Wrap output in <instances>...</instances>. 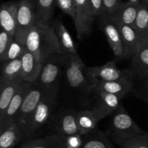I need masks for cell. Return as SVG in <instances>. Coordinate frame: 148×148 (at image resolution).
Listing matches in <instances>:
<instances>
[{"mask_svg": "<svg viewBox=\"0 0 148 148\" xmlns=\"http://www.w3.org/2000/svg\"><path fill=\"white\" fill-rule=\"evenodd\" d=\"M25 49L44 62L53 55L62 54L60 45L53 25L41 26L36 24L27 33Z\"/></svg>", "mask_w": 148, "mask_h": 148, "instance_id": "1", "label": "cell"}, {"mask_svg": "<svg viewBox=\"0 0 148 148\" xmlns=\"http://www.w3.org/2000/svg\"><path fill=\"white\" fill-rule=\"evenodd\" d=\"M57 94L58 85L46 89L30 119L25 139L33 138L47 124L54 108Z\"/></svg>", "mask_w": 148, "mask_h": 148, "instance_id": "2", "label": "cell"}, {"mask_svg": "<svg viewBox=\"0 0 148 148\" xmlns=\"http://www.w3.org/2000/svg\"><path fill=\"white\" fill-rule=\"evenodd\" d=\"M145 132L134 122L124 106L120 104L116 111L113 114L111 123L108 126V134L116 144L119 145L122 142Z\"/></svg>", "mask_w": 148, "mask_h": 148, "instance_id": "3", "label": "cell"}, {"mask_svg": "<svg viewBox=\"0 0 148 148\" xmlns=\"http://www.w3.org/2000/svg\"><path fill=\"white\" fill-rule=\"evenodd\" d=\"M85 93L89 96L91 111H93L102 120L105 117L113 114L121 104L119 97L103 92L100 90L88 86Z\"/></svg>", "mask_w": 148, "mask_h": 148, "instance_id": "4", "label": "cell"}, {"mask_svg": "<svg viewBox=\"0 0 148 148\" xmlns=\"http://www.w3.org/2000/svg\"><path fill=\"white\" fill-rule=\"evenodd\" d=\"M46 89L47 88L41 86L37 82L33 83L22 104L21 108L16 120V124L21 130L24 139L30 119Z\"/></svg>", "mask_w": 148, "mask_h": 148, "instance_id": "5", "label": "cell"}, {"mask_svg": "<svg viewBox=\"0 0 148 148\" xmlns=\"http://www.w3.org/2000/svg\"><path fill=\"white\" fill-rule=\"evenodd\" d=\"M60 60L66 69V77L71 88H82L83 92L91 84L90 79L85 72V65L82 59L75 55H62Z\"/></svg>", "mask_w": 148, "mask_h": 148, "instance_id": "6", "label": "cell"}, {"mask_svg": "<svg viewBox=\"0 0 148 148\" xmlns=\"http://www.w3.org/2000/svg\"><path fill=\"white\" fill-rule=\"evenodd\" d=\"M17 3V22L14 40L25 45L27 33L36 24V12L32 0H20Z\"/></svg>", "mask_w": 148, "mask_h": 148, "instance_id": "7", "label": "cell"}, {"mask_svg": "<svg viewBox=\"0 0 148 148\" xmlns=\"http://www.w3.org/2000/svg\"><path fill=\"white\" fill-rule=\"evenodd\" d=\"M85 72L90 79L91 84L94 80L111 82L119 80L133 75L131 69L121 70L119 69L114 62H108L102 66L88 67L85 69Z\"/></svg>", "mask_w": 148, "mask_h": 148, "instance_id": "8", "label": "cell"}, {"mask_svg": "<svg viewBox=\"0 0 148 148\" xmlns=\"http://www.w3.org/2000/svg\"><path fill=\"white\" fill-rule=\"evenodd\" d=\"M76 16L74 20L77 36L79 40L90 33L94 17L91 12L89 0H74Z\"/></svg>", "mask_w": 148, "mask_h": 148, "instance_id": "9", "label": "cell"}, {"mask_svg": "<svg viewBox=\"0 0 148 148\" xmlns=\"http://www.w3.org/2000/svg\"><path fill=\"white\" fill-rule=\"evenodd\" d=\"M100 22L101 29L106 37L114 56L122 59L124 56V45L118 25L107 14H102L100 17Z\"/></svg>", "mask_w": 148, "mask_h": 148, "instance_id": "10", "label": "cell"}, {"mask_svg": "<svg viewBox=\"0 0 148 148\" xmlns=\"http://www.w3.org/2000/svg\"><path fill=\"white\" fill-rule=\"evenodd\" d=\"M32 84L33 83H29V82L23 81L18 90L10 102L4 117L0 119V132H1L3 130H5L12 124L16 122L22 104L27 92L30 90Z\"/></svg>", "mask_w": 148, "mask_h": 148, "instance_id": "11", "label": "cell"}, {"mask_svg": "<svg viewBox=\"0 0 148 148\" xmlns=\"http://www.w3.org/2000/svg\"><path fill=\"white\" fill-rule=\"evenodd\" d=\"M133 76L134 74L130 77H124L119 80L111 81V82L94 80L89 86L108 93L117 95L122 99L126 95L130 93L132 90L134 86Z\"/></svg>", "mask_w": 148, "mask_h": 148, "instance_id": "12", "label": "cell"}, {"mask_svg": "<svg viewBox=\"0 0 148 148\" xmlns=\"http://www.w3.org/2000/svg\"><path fill=\"white\" fill-rule=\"evenodd\" d=\"M21 60L22 79L29 83L37 82L44 62L27 49L21 56Z\"/></svg>", "mask_w": 148, "mask_h": 148, "instance_id": "13", "label": "cell"}, {"mask_svg": "<svg viewBox=\"0 0 148 148\" xmlns=\"http://www.w3.org/2000/svg\"><path fill=\"white\" fill-rule=\"evenodd\" d=\"M59 55V54H57ZM56 55L47 58L43 62V68L40 72L37 82L44 88H51L57 86V80L61 74L59 63L55 57Z\"/></svg>", "mask_w": 148, "mask_h": 148, "instance_id": "14", "label": "cell"}, {"mask_svg": "<svg viewBox=\"0 0 148 148\" xmlns=\"http://www.w3.org/2000/svg\"><path fill=\"white\" fill-rule=\"evenodd\" d=\"M118 26L124 45V56L122 59H132L143 44V41L133 27L122 25H118Z\"/></svg>", "mask_w": 148, "mask_h": 148, "instance_id": "15", "label": "cell"}, {"mask_svg": "<svg viewBox=\"0 0 148 148\" xmlns=\"http://www.w3.org/2000/svg\"><path fill=\"white\" fill-rule=\"evenodd\" d=\"M56 134L64 137L79 134L77 125V111L66 110L59 115L55 124Z\"/></svg>", "mask_w": 148, "mask_h": 148, "instance_id": "16", "label": "cell"}, {"mask_svg": "<svg viewBox=\"0 0 148 148\" xmlns=\"http://www.w3.org/2000/svg\"><path fill=\"white\" fill-rule=\"evenodd\" d=\"M141 4H137L131 1L123 2L116 10L115 12L109 15L113 20L118 25H128L134 27Z\"/></svg>", "mask_w": 148, "mask_h": 148, "instance_id": "17", "label": "cell"}, {"mask_svg": "<svg viewBox=\"0 0 148 148\" xmlns=\"http://www.w3.org/2000/svg\"><path fill=\"white\" fill-rule=\"evenodd\" d=\"M18 3L14 1L4 3L0 10V23L1 30L8 33L10 36H15L17 22Z\"/></svg>", "mask_w": 148, "mask_h": 148, "instance_id": "18", "label": "cell"}, {"mask_svg": "<svg viewBox=\"0 0 148 148\" xmlns=\"http://www.w3.org/2000/svg\"><path fill=\"white\" fill-rule=\"evenodd\" d=\"M20 148H66V137L56 133L43 138L31 139Z\"/></svg>", "mask_w": 148, "mask_h": 148, "instance_id": "19", "label": "cell"}, {"mask_svg": "<svg viewBox=\"0 0 148 148\" xmlns=\"http://www.w3.org/2000/svg\"><path fill=\"white\" fill-rule=\"evenodd\" d=\"M53 25L60 45L62 55L77 54L75 42L62 22L56 20Z\"/></svg>", "mask_w": 148, "mask_h": 148, "instance_id": "20", "label": "cell"}, {"mask_svg": "<svg viewBox=\"0 0 148 148\" xmlns=\"http://www.w3.org/2000/svg\"><path fill=\"white\" fill-rule=\"evenodd\" d=\"M23 81L22 79H17L0 85V119L4 117L10 102L18 90Z\"/></svg>", "mask_w": 148, "mask_h": 148, "instance_id": "21", "label": "cell"}, {"mask_svg": "<svg viewBox=\"0 0 148 148\" xmlns=\"http://www.w3.org/2000/svg\"><path fill=\"white\" fill-rule=\"evenodd\" d=\"M100 121L101 119L90 109L77 111V125L81 135L85 136L95 130Z\"/></svg>", "mask_w": 148, "mask_h": 148, "instance_id": "22", "label": "cell"}, {"mask_svg": "<svg viewBox=\"0 0 148 148\" xmlns=\"http://www.w3.org/2000/svg\"><path fill=\"white\" fill-rule=\"evenodd\" d=\"M36 2V24L41 26L51 25L56 0H37Z\"/></svg>", "mask_w": 148, "mask_h": 148, "instance_id": "23", "label": "cell"}, {"mask_svg": "<svg viewBox=\"0 0 148 148\" xmlns=\"http://www.w3.org/2000/svg\"><path fill=\"white\" fill-rule=\"evenodd\" d=\"M81 148H116L103 132L95 129L89 134L83 136Z\"/></svg>", "mask_w": 148, "mask_h": 148, "instance_id": "24", "label": "cell"}, {"mask_svg": "<svg viewBox=\"0 0 148 148\" xmlns=\"http://www.w3.org/2000/svg\"><path fill=\"white\" fill-rule=\"evenodd\" d=\"M24 139L16 122L3 130L0 134V148H13Z\"/></svg>", "mask_w": 148, "mask_h": 148, "instance_id": "25", "label": "cell"}, {"mask_svg": "<svg viewBox=\"0 0 148 148\" xmlns=\"http://www.w3.org/2000/svg\"><path fill=\"white\" fill-rule=\"evenodd\" d=\"M131 70L135 75L148 76V42L144 43L132 59Z\"/></svg>", "mask_w": 148, "mask_h": 148, "instance_id": "26", "label": "cell"}, {"mask_svg": "<svg viewBox=\"0 0 148 148\" xmlns=\"http://www.w3.org/2000/svg\"><path fill=\"white\" fill-rule=\"evenodd\" d=\"M21 58L9 61L4 64L1 71L0 85L17 79H22Z\"/></svg>", "mask_w": 148, "mask_h": 148, "instance_id": "27", "label": "cell"}, {"mask_svg": "<svg viewBox=\"0 0 148 148\" xmlns=\"http://www.w3.org/2000/svg\"><path fill=\"white\" fill-rule=\"evenodd\" d=\"M134 28L143 43L148 42V7L145 4H141Z\"/></svg>", "mask_w": 148, "mask_h": 148, "instance_id": "28", "label": "cell"}, {"mask_svg": "<svg viewBox=\"0 0 148 148\" xmlns=\"http://www.w3.org/2000/svg\"><path fill=\"white\" fill-rule=\"evenodd\" d=\"M133 81L134 86L132 92L148 103V76H140L134 74Z\"/></svg>", "mask_w": 148, "mask_h": 148, "instance_id": "29", "label": "cell"}, {"mask_svg": "<svg viewBox=\"0 0 148 148\" xmlns=\"http://www.w3.org/2000/svg\"><path fill=\"white\" fill-rule=\"evenodd\" d=\"M121 148H148V133L137 134L120 143Z\"/></svg>", "mask_w": 148, "mask_h": 148, "instance_id": "30", "label": "cell"}, {"mask_svg": "<svg viewBox=\"0 0 148 148\" xmlns=\"http://www.w3.org/2000/svg\"><path fill=\"white\" fill-rule=\"evenodd\" d=\"M26 49L25 45L19 43L14 40V41L11 43L10 46L7 50V53H6L5 58H4V62H9V61L14 60V59L21 58L24 52L25 51ZM3 62V63H4Z\"/></svg>", "mask_w": 148, "mask_h": 148, "instance_id": "31", "label": "cell"}, {"mask_svg": "<svg viewBox=\"0 0 148 148\" xmlns=\"http://www.w3.org/2000/svg\"><path fill=\"white\" fill-rule=\"evenodd\" d=\"M14 40V36H10L8 33L1 30V32H0V59H1V63L4 62L7 50Z\"/></svg>", "mask_w": 148, "mask_h": 148, "instance_id": "32", "label": "cell"}, {"mask_svg": "<svg viewBox=\"0 0 148 148\" xmlns=\"http://www.w3.org/2000/svg\"><path fill=\"white\" fill-rule=\"evenodd\" d=\"M56 4L63 12L72 17V19L75 20L76 10L74 0H56Z\"/></svg>", "mask_w": 148, "mask_h": 148, "instance_id": "33", "label": "cell"}, {"mask_svg": "<svg viewBox=\"0 0 148 148\" xmlns=\"http://www.w3.org/2000/svg\"><path fill=\"white\" fill-rule=\"evenodd\" d=\"M120 0H103V14L111 15L121 5Z\"/></svg>", "mask_w": 148, "mask_h": 148, "instance_id": "34", "label": "cell"}, {"mask_svg": "<svg viewBox=\"0 0 148 148\" xmlns=\"http://www.w3.org/2000/svg\"><path fill=\"white\" fill-rule=\"evenodd\" d=\"M83 142V136L80 134L66 137V148H81Z\"/></svg>", "mask_w": 148, "mask_h": 148, "instance_id": "35", "label": "cell"}, {"mask_svg": "<svg viewBox=\"0 0 148 148\" xmlns=\"http://www.w3.org/2000/svg\"><path fill=\"white\" fill-rule=\"evenodd\" d=\"M89 4L94 18L102 15L103 13V0H89Z\"/></svg>", "mask_w": 148, "mask_h": 148, "instance_id": "36", "label": "cell"}, {"mask_svg": "<svg viewBox=\"0 0 148 148\" xmlns=\"http://www.w3.org/2000/svg\"><path fill=\"white\" fill-rule=\"evenodd\" d=\"M129 1H131L133 3H137V4H141L142 0H130Z\"/></svg>", "mask_w": 148, "mask_h": 148, "instance_id": "37", "label": "cell"}, {"mask_svg": "<svg viewBox=\"0 0 148 148\" xmlns=\"http://www.w3.org/2000/svg\"><path fill=\"white\" fill-rule=\"evenodd\" d=\"M141 4H145V5H146L147 7H148V0H142Z\"/></svg>", "mask_w": 148, "mask_h": 148, "instance_id": "38", "label": "cell"}]
</instances>
